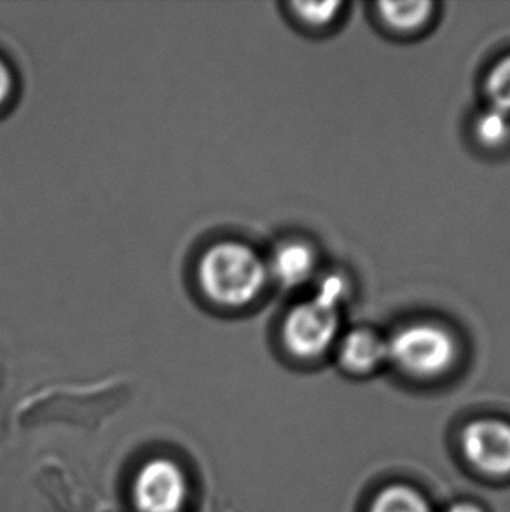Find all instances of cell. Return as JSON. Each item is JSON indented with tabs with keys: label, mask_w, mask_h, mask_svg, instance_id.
Listing matches in <instances>:
<instances>
[{
	"label": "cell",
	"mask_w": 510,
	"mask_h": 512,
	"mask_svg": "<svg viewBox=\"0 0 510 512\" xmlns=\"http://www.w3.org/2000/svg\"><path fill=\"white\" fill-rule=\"evenodd\" d=\"M201 292L222 310H243L261 296L268 266L247 243L226 240L208 247L196 268Z\"/></svg>",
	"instance_id": "6da1fadb"
},
{
	"label": "cell",
	"mask_w": 510,
	"mask_h": 512,
	"mask_svg": "<svg viewBox=\"0 0 510 512\" xmlns=\"http://www.w3.org/2000/svg\"><path fill=\"white\" fill-rule=\"evenodd\" d=\"M388 346V359L400 371L432 378L448 369L456 357V341L451 334L435 324H411L393 334Z\"/></svg>",
	"instance_id": "7a4b0ae2"
},
{
	"label": "cell",
	"mask_w": 510,
	"mask_h": 512,
	"mask_svg": "<svg viewBox=\"0 0 510 512\" xmlns=\"http://www.w3.org/2000/svg\"><path fill=\"white\" fill-rule=\"evenodd\" d=\"M338 327V312L311 299L290 310L283 322V343L296 357L313 359L327 352L338 336Z\"/></svg>",
	"instance_id": "3957f363"
},
{
	"label": "cell",
	"mask_w": 510,
	"mask_h": 512,
	"mask_svg": "<svg viewBox=\"0 0 510 512\" xmlns=\"http://www.w3.org/2000/svg\"><path fill=\"white\" fill-rule=\"evenodd\" d=\"M135 504L140 512H180L187 497V481L177 464L156 458L135 479Z\"/></svg>",
	"instance_id": "277c9868"
},
{
	"label": "cell",
	"mask_w": 510,
	"mask_h": 512,
	"mask_svg": "<svg viewBox=\"0 0 510 512\" xmlns=\"http://www.w3.org/2000/svg\"><path fill=\"white\" fill-rule=\"evenodd\" d=\"M463 453L486 474H510L509 423L498 420L470 423L463 432Z\"/></svg>",
	"instance_id": "5b68a950"
},
{
	"label": "cell",
	"mask_w": 510,
	"mask_h": 512,
	"mask_svg": "<svg viewBox=\"0 0 510 512\" xmlns=\"http://www.w3.org/2000/svg\"><path fill=\"white\" fill-rule=\"evenodd\" d=\"M268 266V273L283 287H299L310 280L317 259L308 243L299 240L283 242L273 250Z\"/></svg>",
	"instance_id": "8992f818"
},
{
	"label": "cell",
	"mask_w": 510,
	"mask_h": 512,
	"mask_svg": "<svg viewBox=\"0 0 510 512\" xmlns=\"http://www.w3.org/2000/svg\"><path fill=\"white\" fill-rule=\"evenodd\" d=\"M341 362L355 373H367L381 366L388 359V346L378 334L367 329H357L346 334L339 346Z\"/></svg>",
	"instance_id": "52a82bcc"
},
{
	"label": "cell",
	"mask_w": 510,
	"mask_h": 512,
	"mask_svg": "<svg viewBox=\"0 0 510 512\" xmlns=\"http://www.w3.org/2000/svg\"><path fill=\"white\" fill-rule=\"evenodd\" d=\"M430 2H381V18L397 30H413L428 20Z\"/></svg>",
	"instance_id": "ba28073f"
},
{
	"label": "cell",
	"mask_w": 510,
	"mask_h": 512,
	"mask_svg": "<svg viewBox=\"0 0 510 512\" xmlns=\"http://www.w3.org/2000/svg\"><path fill=\"white\" fill-rule=\"evenodd\" d=\"M476 135L486 146H502L510 139V112L490 105L476 119Z\"/></svg>",
	"instance_id": "9c48e42d"
},
{
	"label": "cell",
	"mask_w": 510,
	"mask_h": 512,
	"mask_svg": "<svg viewBox=\"0 0 510 512\" xmlns=\"http://www.w3.org/2000/svg\"><path fill=\"white\" fill-rule=\"evenodd\" d=\"M371 512H432L420 493L406 486H392L380 493Z\"/></svg>",
	"instance_id": "30bf717a"
},
{
	"label": "cell",
	"mask_w": 510,
	"mask_h": 512,
	"mask_svg": "<svg viewBox=\"0 0 510 512\" xmlns=\"http://www.w3.org/2000/svg\"><path fill=\"white\" fill-rule=\"evenodd\" d=\"M491 105L510 112V56L500 60L488 77Z\"/></svg>",
	"instance_id": "8fae6325"
},
{
	"label": "cell",
	"mask_w": 510,
	"mask_h": 512,
	"mask_svg": "<svg viewBox=\"0 0 510 512\" xmlns=\"http://www.w3.org/2000/svg\"><path fill=\"white\" fill-rule=\"evenodd\" d=\"M348 282L346 278L341 275H327V277L318 284L317 292H315V298L313 301L318 305L325 306L329 310L338 312L339 306L345 301L348 296Z\"/></svg>",
	"instance_id": "7c38bea8"
},
{
	"label": "cell",
	"mask_w": 510,
	"mask_h": 512,
	"mask_svg": "<svg viewBox=\"0 0 510 512\" xmlns=\"http://www.w3.org/2000/svg\"><path fill=\"white\" fill-rule=\"evenodd\" d=\"M339 2H296L292 9L296 11L297 18H301L308 25H327L338 14Z\"/></svg>",
	"instance_id": "4fadbf2b"
},
{
	"label": "cell",
	"mask_w": 510,
	"mask_h": 512,
	"mask_svg": "<svg viewBox=\"0 0 510 512\" xmlns=\"http://www.w3.org/2000/svg\"><path fill=\"white\" fill-rule=\"evenodd\" d=\"M16 91V77L11 65L0 56V111H4L11 104Z\"/></svg>",
	"instance_id": "5bb4252c"
},
{
	"label": "cell",
	"mask_w": 510,
	"mask_h": 512,
	"mask_svg": "<svg viewBox=\"0 0 510 512\" xmlns=\"http://www.w3.org/2000/svg\"><path fill=\"white\" fill-rule=\"evenodd\" d=\"M449 512H481L476 506H470V504H458V506L451 507Z\"/></svg>",
	"instance_id": "9a60e30c"
}]
</instances>
